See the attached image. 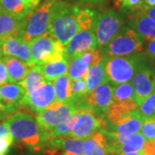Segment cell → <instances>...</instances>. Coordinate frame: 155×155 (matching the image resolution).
I'll list each match as a JSON object with an SVG mask.
<instances>
[{
  "instance_id": "ac0fdd59",
  "label": "cell",
  "mask_w": 155,
  "mask_h": 155,
  "mask_svg": "<svg viewBox=\"0 0 155 155\" xmlns=\"http://www.w3.org/2000/svg\"><path fill=\"white\" fill-rule=\"evenodd\" d=\"M143 123L144 117L141 116L138 109H136L126 116L121 117L114 125L109 127L107 130H110L116 134L128 136L139 133L142 128Z\"/></svg>"
},
{
  "instance_id": "8fae6325",
  "label": "cell",
  "mask_w": 155,
  "mask_h": 155,
  "mask_svg": "<svg viewBox=\"0 0 155 155\" xmlns=\"http://www.w3.org/2000/svg\"><path fill=\"white\" fill-rule=\"evenodd\" d=\"M36 151H41L45 155H83L84 140L72 137H58L41 143Z\"/></svg>"
},
{
  "instance_id": "2e32d148",
  "label": "cell",
  "mask_w": 155,
  "mask_h": 155,
  "mask_svg": "<svg viewBox=\"0 0 155 155\" xmlns=\"http://www.w3.org/2000/svg\"><path fill=\"white\" fill-rule=\"evenodd\" d=\"M25 95V90L20 83H7L0 86V104L8 116L20 108Z\"/></svg>"
},
{
  "instance_id": "5b68a950",
  "label": "cell",
  "mask_w": 155,
  "mask_h": 155,
  "mask_svg": "<svg viewBox=\"0 0 155 155\" xmlns=\"http://www.w3.org/2000/svg\"><path fill=\"white\" fill-rule=\"evenodd\" d=\"M55 0H46L43 4L31 10L24 21L21 37L27 42L48 32L52 11Z\"/></svg>"
},
{
  "instance_id": "484cf974",
  "label": "cell",
  "mask_w": 155,
  "mask_h": 155,
  "mask_svg": "<svg viewBox=\"0 0 155 155\" xmlns=\"http://www.w3.org/2000/svg\"><path fill=\"white\" fill-rule=\"evenodd\" d=\"M39 66L46 80L52 82L58 77L67 74L69 68V61L67 59H63L61 61L46 63Z\"/></svg>"
},
{
  "instance_id": "d590c367",
  "label": "cell",
  "mask_w": 155,
  "mask_h": 155,
  "mask_svg": "<svg viewBox=\"0 0 155 155\" xmlns=\"http://www.w3.org/2000/svg\"><path fill=\"white\" fill-rule=\"evenodd\" d=\"M142 155H155V140H147L141 149Z\"/></svg>"
},
{
  "instance_id": "7402d4cb",
  "label": "cell",
  "mask_w": 155,
  "mask_h": 155,
  "mask_svg": "<svg viewBox=\"0 0 155 155\" xmlns=\"http://www.w3.org/2000/svg\"><path fill=\"white\" fill-rule=\"evenodd\" d=\"M84 149L85 155H110L108 140L101 131H96L84 140Z\"/></svg>"
},
{
  "instance_id": "9c48e42d",
  "label": "cell",
  "mask_w": 155,
  "mask_h": 155,
  "mask_svg": "<svg viewBox=\"0 0 155 155\" xmlns=\"http://www.w3.org/2000/svg\"><path fill=\"white\" fill-rule=\"evenodd\" d=\"M108 124L104 117L96 114L90 109L79 110V117L70 137L85 140L96 131L104 132Z\"/></svg>"
},
{
  "instance_id": "b9f144b4",
  "label": "cell",
  "mask_w": 155,
  "mask_h": 155,
  "mask_svg": "<svg viewBox=\"0 0 155 155\" xmlns=\"http://www.w3.org/2000/svg\"><path fill=\"white\" fill-rule=\"evenodd\" d=\"M9 134H10V130H9V128H8L5 123L4 122V123L0 124V138L5 136Z\"/></svg>"
},
{
  "instance_id": "c3c4849f",
  "label": "cell",
  "mask_w": 155,
  "mask_h": 155,
  "mask_svg": "<svg viewBox=\"0 0 155 155\" xmlns=\"http://www.w3.org/2000/svg\"><path fill=\"white\" fill-rule=\"evenodd\" d=\"M0 60H1V59H0Z\"/></svg>"
},
{
  "instance_id": "83f0119b",
  "label": "cell",
  "mask_w": 155,
  "mask_h": 155,
  "mask_svg": "<svg viewBox=\"0 0 155 155\" xmlns=\"http://www.w3.org/2000/svg\"><path fill=\"white\" fill-rule=\"evenodd\" d=\"M30 11L24 0H0V12L25 17Z\"/></svg>"
},
{
  "instance_id": "7bdbcfd3",
  "label": "cell",
  "mask_w": 155,
  "mask_h": 155,
  "mask_svg": "<svg viewBox=\"0 0 155 155\" xmlns=\"http://www.w3.org/2000/svg\"><path fill=\"white\" fill-rule=\"evenodd\" d=\"M6 116H8V115H7V113L5 112V110H4L3 106L1 105V104H0V120L5 118Z\"/></svg>"
},
{
  "instance_id": "f35d334b",
  "label": "cell",
  "mask_w": 155,
  "mask_h": 155,
  "mask_svg": "<svg viewBox=\"0 0 155 155\" xmlns=\"http://www.w3.org/2000/svg\"><path fill=\"white\" fill-rule=\"evenodd\" d=\"M142 12H144L147 16H148L150 18H152L155 21V6L154 7H148V6H143L140 10Z\"/></svg>"
},
{
  "instance_id": "277c9868",
  "label": "cell",
  "mask_w": 155,
  "mask_h": 155,
  "mask_svg": "<svg viewBox=\"0 0 155 155\" xmlns=\"http://www.w3.org/2000/svg\"><path fill=\"white\" fill-rule=\"evenodd\" d=\"M143 42L134 29L124 26L101 52L106 58L133 55L143 50Z\"/></svg>"
},
{
  "instance_id": "7dc6e473",
  "label": "cell",
  "mask_w": 155,
  "mask_h": 155,
  "mask_svg": "<svg viewBox=\"0 0 155 155\" xmlns=\"http://www.w3.org/2000/svg\"><path fill=\"white\" fill-rule=\"evenodd\" d=\"M83 155H85V154H83Z\"/></svg>"
},
{
  "instance_id": "ffe728a7",
  "label": "cell",
  "mask_w": 155,
  "mask_h": 155,
  "mask_svg": "<svg viewBox=\"0 0 155 155\" xmlns=\"http://www.w3.org/2000/svg\"><path fill=\"white\" fill-rule=\"evenodd\" d=\"M26 17H18L5 12H0V39L21 36Z\"/></svg>"
},
{
  "instance_id": "44dd1931",
  "label": "cell",
  "mask_w": 155,
  "mask_h": 155,
  "mask_svg": "<svg viewBox=\"0 0 155 155\" xmlns=\"http://www.w3.org/2000/svg\"><path fill=\"white\" fill-rule=\"evenodd\" d=\"M8 72V83H21L31 67L23 61L11 56L2 58Z\"/></svg>"
},
{
  "instance_id": "ee69618b",
  "label": "cell",
  "mask_w": 155,
  "mask_h": 155,
  "mask_svg": "<svg viewBox=\"0 0 155 155\" xmlns=\"http://www.w3.org/2000/svg\"><path fill=\"white\" fill-rule=\"evenodd\" d=\"M145 6H148V7H154L155 0H145Z\"/></svg>"
},
{
  "instance_id": "d6986e66",
  "label": "cell",
  "mask_w": 155,
  "mask_h": 155,
  "mask_svg": "<svg viewBox=\"0 0 155 155\" xmlns=\"http://www.w3.org/2000/svg\"><path fill=\"white\" fill-rule=\"evenodd\" d=\"M127 17L130 25L143 41H150L155 38V21L147 16L144 12L140 10L128 12Z\"/></svg>"
},
{
  "instance_id": "5bb4252c",
  "label": "cell",
  "mask_w": 155,
  "mask_h": 155,
  "mask_svg": "<svg viewBox=\"0 0 155 155\" xmlns=\"http://www.w3.org/2000/svg\"><path fill=\"white\" fill-rule=\"evenodd\" d=\"M113 102V87L108 82L89 92L84 98L85 109L104 117V114Z\"/></svg>"
},
{
  "instance_id": "d4e9b609",
  "label": "cell",
  "mask_w": 155,
  "mask_h": 155,
  "mask_svg": "<svg viewBox=\"0 0 155 155\" xmlns=\"http://www.w3.org/2000/svg\"><path fill=\"white\" fill-rule=\"evenodd\" d=\"M85 80L87 84L88 93L91 91H93L95 88H97V86L108 82L107 76H106L104 57L103 61L99 62L98 64L90 67Z\"/></svg>"
},
{
  "instance_id": "7a4b0ae2",
  "label": "cell",
  "mask_w": 155,
  "mask_h": 155,
  "mask_svg": "<svg viewBox=\"0 0 155 155\" xmlns=\"http://www.w3.org/2000/svg\"><path fill=\"white\" fill-rule=\"evenodd\" d=\"M5 123L16 142L36 151L41 143V129L35 116L15 112L6 118Z\"/></svg>"
},
{
  "instance_id": "e0dca14e",
  "label": "cell",
  "mask_w": 155,
  "mask_h": 155,
  "mask_svg": "<svg viewBox=\"0 0 155 155\" xmlns=\"http://www.w3.org/2000/svg\"><path fill=\"white\" fill-rule=\"evenodd\" d=\"M4 55L17 58L30 67L36 66L34 63L29 44L21 36H12L3 40Z\"/></svg>"
},
{
  "instance_id": "836d02e7",
  "label": "cell",
  "mask_w": 155,
  "mask_h": 155,
  "mask_svg": "<svg viewBox=\"0 0 155 155\" xmlns=\"http://www.w3.org/2000/svg\"><path fill=\"white\" fill-rule=\"evenodd\" d=\"M141 134L146 140H155V115L145 118Z\"/></svg>"
},
{
  "instance_id": "8d00e7d4",
  "label": "cell",
  "mask_w": 155,
  "mask_h": 155,
  "mask_svg": "<svg viewBox=\"0 0 155 155\" xmlns=\"http://www.w3.org/2000/svg\"><path fill=\"white\" fill-rule=\"evenodd\" d=\"M8 83V72L5 62L0 60V86Z\"/></svg>"
},
{
  "instance_id": "7c38bea8",
  "label": "cell",
  "mask_w": 155,
  "mask_h": 155,
  "mask_svg": "<svg viewBox=\"0 0 155 155\" xmlns=\"http://www.w3.org/2000/svg\"><path fill=\"white\" fill-rule=\"evenodd\" d=\"M104 55L99 48H93L82 54L72 57L69 61L68 77L70 80L76 78H86L90 67L103 61Z\"/></svg>"
},
{
  "instance_id": "ba28073f",
  "label": "cell",
  "mask_w": 155,
  "mask_h": 155,
  "mask_svg": "<svg viewBox=\"0 0 155 155\" xmlns=\"http://www.w3.org/2000/svg\"><path fill=\"white\" fill-rule=\"evenodd\" d=\"M78 110L77 105L73 103H61L55 101L48 109L38 113L35 118L41 132H48Z\"/></svg>"
},
{
  "instance_id": "cb8c5ba5",
  "label": "cell",
  "mask_w": 155,
  "mask_h": 155,
  "mask_svg": "<svg viewBox=\"0 0 155 155\" xmlns=\"http://www.w3.org/2000/svg\"><path fill=\"white\" fill-rule=\"evenodd\" d=\"M79 117V110L72 114L67 120L61 122L48 132H41V143L48 140L58 137H70ZM41 145V144H40Z\"/></svg>"
},
{
  "instance_id": "4dcf8cb0",
  "label": "cell",
  "mask_w": 155,
  "mask_h": 155,
  "mask_svg": "<svg viewBox=\"0 0 155 155\" xmlns=\"http://www.w3.org/2000/svg\"><path fill=\"white\" fill-rule=\"evenodd\" d=\"M135 100L134 92L130 82L116 84L113 87V101L125 102Z\"/></svg>"
},
{
  "instance_id": "60d3db41",
  "label": "cell",
  "mask_w": 155,
  "mask_h": 155,
  "mask_svg": "<svg viewBox=\"0 0 155 155\" xmlns=\"http://www.w3.org/2000/svg\"><path fill=\"white\" fill-rule=\"evenodd\" d=\"M81 4H89V5H98L104 2V0H72Z\"/></svg>"
},
{
  "instance_id": "8992f818",
  "label": "cell",
  "mask_w": 155,
  "mask_h": 155,
  "mask_svg": "<svg viewBox=\"0 0 155 155\" xmlns=\"http://www.w3.org/2000/svg\"><path fill=\"white\" fill-rule=\"evenodd\" d=\"M28 44L35 65H42L67 59L65 55V46L54 38L48 32L31 41Z\"/></svg>"
},
{
  "instance_id": "d6a6232c",
  "label": "cell",
  "mask_w": 155,
  "mask_h": 155,
  "mask_svg": "<svg viewBox=\"0 0 155 155\" xmlns=\"http://www.w3.org/2000/svg\"><path fill=\"white\" fill-rule=\"evenodd\" d=\"M138 110L144 119L155 115V90L141 102Z\"/></svg>"
},
{
  "instance_id": "6da1fadb",
  "label": "cell",
  "mask_w": 155,
  "mask_h": 155,
  "mask_svg": "<svg viewBox=\"0 0 155 155\" xmlns=\"http://www.w3.org/2000/svg\"><path fill=\"white\" fill-rule=\"evenodd\" d=\"M76 8L63 1H54L48 33L65 47L79 30Z\"/></svg>"
},
{
  "instance_id": "ab89813d",
  "label": "cell",
  "mask_w": 155,
  "mask_h": 155,
  "mask_svg": "<svg viewBox=\"0 0 155 155\" xmlns=\"http://www.w3.org/2000/svg\"><path fill=\"white\" fill-rule=\"evenodd\" d=\"M24 2L30 10H33L39 5L41 0H24Z\"/></svg>"
},
{
  "instance_id": "4fadbf2b",
  "label": "cell",
  "mask_w": 155,
  "mask_h": 155,
  "mask_svg": "<svg viewBox=\"0 0 155 155\" xmlns=\"http://www.w3.org/2000/svg\"><path fill=\"white\" fill-rule=\"evenodd\" d=\"M131 84L139 107L141 102L155 90V71L144 62L134 75Z\"/></svg>"
},
{
  "instance_id": "603a6c76",
  "label": "cell",
  "mask_w": 155,
  "mask_h": 155,
  "mask_svg": "<svg viewBox=\"0 0 155 155\" xmlns=\"http://www.w3.org/2000/svg\"><path fill=\"white\" fill-rule=\"evenodd\" d=\"M146 139L141 133L129 135L122 144H108L110 155L140 152L144 147Z\"/></svg>"
},
{
  "instance_id": "30bf717a",
  "label": "cell",
  "mask_w": 155,
  "mask_h": 155,
  "mask_svg": "<svg viewBox=\"0 0 155 155\" xmlns=\"http://www.w3.org/2000/svg\"><path fill=\"white\" fill-rule=\"evenodd\" d=\"M55 91L52 82L46 81L29 94L24 96L20 108L38 114L55 102Z\"/></svg>"
},
{
  "instance_id": "4316f807",
  "label": "cell",
  "mask_w": 155,
  "mask_h": 155,
  "mask_svg": "<svg viewBox=\"0 0 155 155\" xmlns=\"http://www.w3.org/2000/svg\"><path fill=\"white\" fill-rule=\"evenodd\" d=\"M47 80L41 72V67L39 65H36V66L30 68L28 74L26 75V77L24 78V79L20 84L24 88L26 95H27L32 92L34 90L38 88L39 86H41Z\"/></svg>"
},
{
  "instance_id": "f546056e",
  "label": "cell",
  "mask_w": 155,
  "mask_h": 155,
  "mask_svg": "<svg viewBox=\"0 0 155 155\" xmlns=\"http://www.w3.org/2000/svg\"><path fill=\"white\" fill-rule=\"evenodd\" d=\"M77 21L79 29H89L94 31L95 22L97 13L89 8H76Z\"/></svg>"
},
{
  "instance_id": "e575fe53",
  "label": "cell",
  "mask_w": 155,
  "mask_h": 155,
  "mask_svg": "<svg viewBox=\"0 0 155 155\" xmlns=\"http://www.w3.org/2000/svg\"><path fill=\"white\" fill-rule=\"evenodd\" d=\"M14 142V139L11 133L0 138V155H7L11 145Z\"/></svg>"
},
{
  "instance_id": "f1b7e54d",
  "label": "cell",
  "mask_w": 155,
  "mask_h": 155,
  "mask_svg": "<svg viewBox=\"0 0 155 155\" xmlns=\"http://www.w3.org/2000/svg\"><path fill=\"white\" fill-rule=\"evenodd\" d=\"M55 91L56 101L68 103L70 101V78L65 74L55 78L53 81Z\"/></svg>"
},
{
  "instance_id": "f6af8a7d",
  "label": "cell",
  "mask_w": 155,
  "mask_h": 155,
  "mask_svg": "<svg viewBox=\"0 0 155 155\" xmlns=\"http://www.w3.org/2000/svg\"><path fill=\"white\" fill-rule=\"evenodd\" d=\"M111 155H142L141 152H132V153H117V154H111Z\"/></svg>"
},
{
  "instance_id": "74e56055",
  "label": "cell",
  "mask_w": 155,
  "mask_h": 155,
  "mask_svg": "<svg viewBox=\"0 0 155 155\" xmlns=\"http://www.w3.org/2000/svg\"><path fill=\"white\" fill-rule=\"evenodd\" d=\"M146 54L150 60L155 61V38L148 41Z\"/></svg>"
},
{
  "instance_id": "9a60e30c",
  "label": "cell",
  "mask_w": 155,
  "mask_h": 155,
  "mask_svg": "<svg viewBox=\"0 0 155 155\" xmlns=\"http://www.w3.org/2000/svg\"><path fill=\"white\" fill-rule=\"evenodd\" d=\"M97 39L93 30L79 29L65 47V55L68 61L89 50L97 48Z\"/></svg>"
},
{
  "instance_id": "52a82bcc",
  "label": "cell",
  "mask_w": 155,
  "mask_h": 155,
  "mask_svg": "<svg viewBox=\"0 0 155 155\" xmlns=\"http://www.w3.org/2000/svg\"><path fill=\"white\" fill-rule=\"evenodd\" d=\"M122 27L123 20L116 11L108 10L97 13L94 26L97 48H105Z\"/></svg>"
},
{
  "instance_id": "3957f363",
  "label": "cell",
  "mask_w": 155,
  "mask_h": 155,
  "mask_svg": "<svg viewBox=\"0 0 155 155\" xmlns=\"http://www.w3.org/2000/svg\"><path fill=\"white\" fill-rule=\"evenodd\" d=\"M105 59V71L108 82L112 84L130 82L139 67L145 62L141 54L110 57Z\"/></svg>"
},
{
  "instance_id": "1f68e13d",
  "label": "cell",
  "mask_w": 155,
  "mask_h": 155,
  "mask_svg": "<svg viewBox=\"0 0 155 155\" xmlns=\"http://www.w3.org/2000/svg\"><path fill=\"white\" fill-rule=\"evenodd\" d=\"M145 5V0H115L116 10L123 12L140 11Z\"/></svg>"
},
{
  "instance_id": "bcb514c9",
  "label": "cell",
  "mask_w": 155,
  "mask_h": 155,
  "mask_svg": "<svg viewBox=\"0 0 155 155\" xmlns=\"http://www.w3.org/2000/svg\"><path fill=\"white\" fill-rule=\"evenodd\" d=\"M4 55V51H3V40L0 39V59L3 58Z\"/></svg>"
}]
</instances>
